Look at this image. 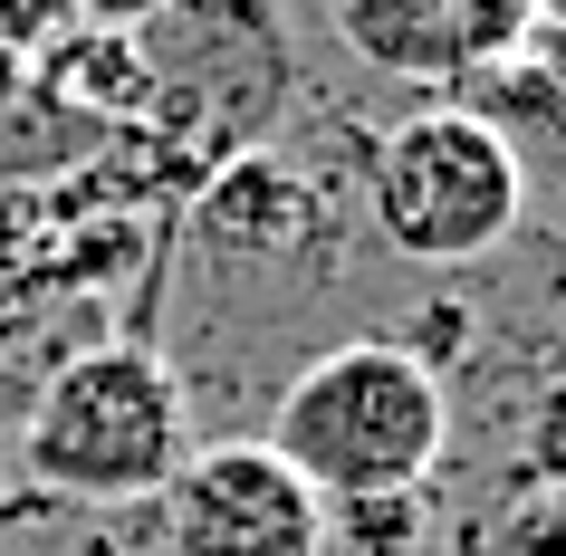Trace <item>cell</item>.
<instances>
[{
  "label": "cell",
  "instance_id": "cell-1",
  "mask_svg": "<svg viewBox=\"0 0 566 556\" xmlns=\"http://www.w3.org/2000/svg\"><path fill=\"white\" fill-rule=\"evenodd\" d=\"M442 441H451V394L394 336H356V346L317 355L307 375H289L279 422H269V451L298 470L327 508L413 499L442 470Z\"/></svg>",
  "mask_w": 566,
  "mask_h": 556
},
{
  "label": "cell",
  "instance_id": "cell-2",
  "mask_svg": "<svg viewBox=\"0 0 566 556\" xmlns=\"http://www.w3.org/2000/svg\"><path fill=\"white\" fill-rule=\"evenodd\" d=\"M365 211L394 260H490L528 221V154L480 106H422V116L385 125V145L365 154Z\"/></svg>",
  "mask_w": 566,
  "mask_h": 556
},
{
  "label": "cell",
  "instance_id": "cell-3",
  "mask_svg": "<svg viewBox=\"0 0 566 556\" xmlns=\"http://www.w3.org/2000/svg\"><path fill=\"white\" fill-rule=\"evenodd\" d=\"M182 451H192L182 384L154 346H96L59 365L49 394L30 403V432H20L30 480L59 499H154Z\"/></svg>",
  "mask_w": 566,
  "mask_h": 556
},
{
  "label": "cell",
  "instance_id": "cell-4",
  "mask_svg": "<svg viewBox=\"0 0 566 556\" xmlns=\"http://www.w3.org/2000/svg\"><path fill=\"white\" fill-rule=\"evenodd\" d=\"M336 508L269 441L182 451L154 490V556H327Z\"/></svg>",
  "mask_w": 566,
  "mask_h": 556
},
{
  "label": "cell",
  "instance_id": "cell-5",
  "mask_svg": "<svg viewBox=\"0 0 566 556\" xmlns=\"http://www.w3.org/2000/svg\"><path fill=\"white\" fill-rule=\"evenodd\" d=\"M327 20L394 87H471L547 30V0H327Z\"/></svg>",
  "mask_w": 566,
  "mask_h": 556
},
{
  "label": "cell",
  "instance_id": "cell-6",
  "mask_svg": "<svg viewBox=\"0 0 566 556\" xmlns=\"http://www.w3.org/2000/svg\"><path fill=\"white\" fill-rule=\"evenodd\" d=\"M518 470L566 499V375L528 384V403H518Z\"/></svg>",
  "mask_w": 566,
  "mask_h": 556
},
{
  "label": "cell",
  "instance_id": "cell-7",
  "mask_svg": "<svg viewBox=\"0 0 566 556\" xmlns=\"http://www.w3.org/2000/svg\"><path fill=\"white\" fill-rule=\"evenodd\" d=\"M59 10H77L87 30H154V20L182 10V0H59Z\"/></svg>",
  "mask_w": 566,
  "mask_h": 556
}]
</instances>
